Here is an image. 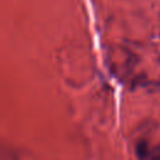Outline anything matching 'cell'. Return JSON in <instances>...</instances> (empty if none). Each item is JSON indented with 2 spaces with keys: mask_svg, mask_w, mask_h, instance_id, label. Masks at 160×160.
<instances>
[{
  "mask_svg": "<svg viewBox=\"0 0 160 160\" xmlns=\"http://www.w3.org/2000/svg\"><path fill=\"white\" fill-rule=\"evenodd\" d=\"M135 152L139 160H160V142L149 145L146 141H140L135 146Z\"/></svg>",
  "mask_w": 160,
  "mask_h": 160,
  "instance_id": "obj_1",
  "label": "cell"
}]
</instances>
